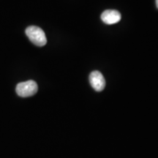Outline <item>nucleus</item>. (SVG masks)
Returning a JSON list of instances; mask_svg holds the SVG:
<instances>
[{
    "instance_id": "1",
    "label": "nucleus",
    "mask_w": 158,
    "mask_h": 158,
    "mask_svg": "<svg viewBox=\"0 0 158 158\" xmlns=\"http://www.w3.org/2000/svg\"><path fill=\"white\" fill-rule=\"evenodd\" d=\"M26 35L29 40L37 46L42 47L47 43V38L44 31L36 26H30L26 29Z\"/></svg>"
},
{
    "instance_id": "2",
    "label": "nucleus",
    "mask_w": 158,
    "mask_h": 158,
    "mask_svg": "<svg viewBox=\"0 0 158 158\" xmlns=\"http://www.w3.org/2000/svg\"><path fill=\"white\" fill-rule=\"evenodd\" d=\"M37 90H38V86L37 83L32 80L19 83L17 84L15 89L17 94L21 98L33 96L37 93Z\"/></svg>"
},
{
    "instance_id": "3",
    "label": "nucleus",
    "mask_w": 158,
    "mask_h": 158,
    "mask_svg": "<svg viewBox=\"0 0 158 158\" xmlns=\"http://www.w3.org/2000/svg\"><path fill=\"white\" fill-rule=\"evenodd\" d=\"M89 82L92 88L97 92H101L106 86V80L102 74L99 71H93L89 76Z\"/></svg>"
},
{
    "instance_id": "4",
    "label": "nucleus",
    "mask_w": 158,
    "mask_h": 158,
    "mask_svg": "<svg viewBox=\"0 0 158 158\" xmlns=\"http://www.w3.org/2000/svg\"><path fill=\"white\" fill-rule=\"evenodd\" d=\"M122 19L121 13L116 10H107L101 15V19L106 24H114Z\"/></svg>"
},
{
    "instance_id": "5",
    "label": "nucleus",
    "mask_w": 158,
    "mask_h": 158,
    "mask_svg": "<svg viewBox=\"0 0 158 158\" xmlns=\"http://www.w3.org/2000/svg\"><path fill=\"white\" fill-rule=\"evenodd\" d=\"M156 6H157V7L158 9V0H156Z\"/></svg>"
}]
</instances>
